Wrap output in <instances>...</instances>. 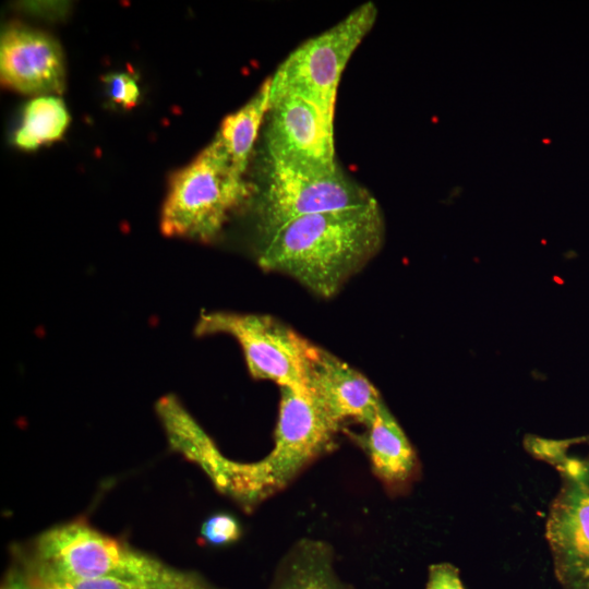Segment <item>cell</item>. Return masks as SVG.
<instances>
[{
    "label": "cell",
    "instance_id": "1",
    "mask_svg": "<svg viewBox=\"0 0 589 589\" xmlns=\"http://www.w3.org/2000/svg\"><path fill=\"white\" fill-rule=\"evenodd\" d=\"M384 216L375 199L297 218L262 243V268L292 277L330 298L381 250Z\"/></svg>",
    "mask_w": 589,
    "mask_h": 589
},
{
    "label": "cell",
    "instance_id": "2",
    "mask_svg": "<svg viewBox=\"0 0 589 589\" xmlns=\"http://www.w3.org/2000/svg\"><path fill=\"white\" fill-rule=\"evenodd\" d=\"M17 576L43 581L115 579L154 589H217L202 576L172 567L83 518L39 534Z\"/></svg>",
    "mask_w": 589,
    "mask_h": 589
},
{
    "label": "cell",
    "instance_id": "3",
    "mask_svg": "<svg viewBox=\"0 0 589 589\" xmlns=\"http://www.w3.org/2000/svg\"><path fill=\"white\" fill-rule=\"evenodd\" d=\"M243 176L213 140L172 176L160 214L161 232L202 242L213 240L250 195Z\"/></svg>",
    "mask_w": 589,
    "mask_h": 589
},
{
    "label": "cell",
    "instance_id": "4",
    "mask_svg": "<svg viewBox=\"0 0 589 589\" xmlns=\"http://www.w3.org/2000/svg\"><path fill=\"white\" fill-rule=\"evenodd\" d=\"M573 443L531 436L526 447L562 477L545 522L555 577L562 589H589V453L569 455Z\"/></svg>",
    "mask_w": 589,
    "mask_h": 589
},
{
    "label": "cell",
    "instance_id": "5",
    "mask_svg": "<svg viewBox=\"0 0 589 589\" xmlns=\"http://www.w3.org/2000/svg\"><path fill=\"white\" fill-rule=\"evenodd\" d=\"M337 431L306 387H280L274 447L263 459L245 462L242 506L252 507L285 488L329 450Z\"/></svg>",
    "mask_w": 589,
    "mask_h": 589
},
{
    "label": "cell",
    "instance_id": "6",
    "mask_svg": "<svg viewBox=\"0 0 589 589\" xmlns=\"http://www.w3.org/2000/svg\"><path fill=\"white\" fill-rule=\"evenodd\" d=\"M376 16L375 4L363 3L294 49L271 76V104L285 96H298L334 121L341 73Z\"/></svg>",
    "mask_w": 589,
    "mask_h": 589
},
{
    "label": "cell",
    "instance_id": "7",
    "mask_svg": "<svg viewBox=\"0 0 589 589\" xmlns=\"http://www.w3.org/2000/svg\"><path fill=\"white\" fill-rule=\"evenodd\" d=\"M199 336L226 334L240 345L250 374L280 387H306L308 361L313 345L277 320L262 314L224 311L203 313Z\"/></svg>",
    "mask_w": 589,
    "mask_h": 589
},
{
    "label": "cell",
    "instance_id": "8",
    "mask_svg": "<svg viewBox=\"0 0 589 589\" xmlns=\"http://www.w3.org/2000/svg\"><path fill=\"white\" fill-rule=\"evenodd\" d=\"M373 199L339 167L304 171L268 164L256 204L263 243L297 218L363 205Z\"/></svg>",
    "mask_w": 589,
    "mask_h": 589
},
{
    "label": "cell",
    "instance_id": "9",
    "mask_svg": "<svg viewBox=\"0 0 589 589\" xmlns=\"http://www.w3.org/2000/svg\"><path fill=\"white\" fill-rule=\"evenodd\" d=\"M268 164L304 171H330L335 159L334 122L298 96L271 104L266 131Z\"/></svg>",
    "mask_w": 589,
    "mask_h": 589
},
{
    "label": "cell",
    "instance_id": "10",
    "mask_svg": "<svg viewBox=\"0 0 589 589\" xmlns=\"http://www.w3.org/2000/svg\"><path fill=\"white\" fill-rule=\"evenodd\" d=\"M306 388L338 429L347 420L368 425L384 402L363 374L314 345L308 361Z\"/></svg>",
    "mask_w": 589,
    "mask_h": 589
},
{
    "label": "cell",
    "instance_id": "11",
    "mask_svg": "<svg viewBox=\"0 0 589 589\" xmlns=\"http://www.w3.org/2000/svg\"><path fill=\"white\" fill-rule=\"evenodd\" d=\"M2 83L22 94L56 95L64 89V59L50 35L24 26H11L1 36Z\"/></svg>",
    "mask_w": 589,
    "mask_h": 589
},
{
    "label": "cell",
    "instance_id": "12",
    "mask_svg": "<svg viewBox=\"0 0 589 589\" xmlns=\"http://www.w3.org/2000/svg\"><path fill=\"white\" fill-rule=\"evenodd\" d=\"M366 431L358 437L372 472L390 494H399L416 481L420 464L401 426L383 402Z\"/></svg>",
    "mask_w": 589,
    "mask_h": 589
},
{
    "label": "cell",
    "instance_id": "13",
    "mask_svg": "<svg viewBox=\"0 0 589 589\" xmlns=\"http://www.w3.org/2000/svg\"><path fill=\"white\" fill-rule=\"evenodd\" d=\"M268 589H354L334 568L332 549L323 541H298L281 558Z\"/></svg>",
    "mask_w": 589,
    "mask_h": 589
},
{
    "label": "cell",
    "instance_id": "14",
    "mask_svg": "<svg viewBox=\"0 0 589 589\" xmlns=\"http://www.w3.org/2000/svg\"><path fill=\"white\" fill-rule=\"evenodd\" d=\"M269 108L271 77H267L247 104L225 117L214 139L241 173L245 172L260 127Z\"/></svg>",
    "mask_w": 589,
    "mask_h": 589
},
{
    "label": "cell",
    "instance_id": "15",
    "mask_svg": "<svg viewBox=\"0 0 589 589\" xmlns=\"http://www.w3.org/2000/svg\"><path fill=\"white\" fill-rule=\"evenodd\" d=\"M70 122L63 100L57 95L33 98L23 108L21 124L14 133V143L22 149L33 151L58 141Z\"/></svg>",
    "mask_w": 589,
    "mask_h": 589
},
{
    "label": "cell",
    "instance_id": "16",
    "mask_svg": "<svg viewBox=\"0 0 589 589\" xmlns=\"http://www.w3.org/2000/svg\"><path fill=\"white\" fill-rule=\"evenodd\" d=\"M7 589H154L115 579L43 581L16 576Z\"/></svg>",
    "mask_w": 589,
    "mask_h": 589
},
{
    "label": "cell",
    "instance_id": "17",
    "mask_svg": "<svg viewBox=\"0 0 589 589\" xmlns=\"http://www.w3.org/2000/svg\"><path fill=\"white\" fill-rule=\"evenodd\" d=\"M201 536L211 545H227L240 538L241 527L232 515L218 513L209 516L203 522Z\"/></svg>",
    "mask_w": 589,
    "mask_h": 589
},
{
    "label": "cell",
    "instance_id": "18",
    "mask_svg": "<svg viewBox=\"0 0 589 589\" xmlns=\"http://www.w3.org/2000/svg\"><path fill=\"white\" fill-rule=\"evenodd\" d=\"M109 98L124 107H134L140 97L136 81L128 73H110L103 77Z\"/></svg>",
    "mask_w": 589,
    "mask_h": 589
},
{
    "label": "cell",
    "instance_id": "19",
    "mask_svg": "<svg viewBox=\"0 0 589 589\" xmlns=\"http://www.w3.org/2000/svg\"><path fill=\"white\" fill-rule=\"evenodd\" d=\"M425 589H465L459 570L450 563L442 562L429 567Z\"/></svg>",
    "mask_w": 589,
    "mask_h": 589
}]
</instances>
